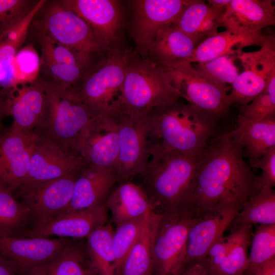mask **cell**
Returning a JSON list of instances; mask_svg holds the SVG:
<instances>
[{
    "label": "cell",
    "instance_id": "cell-1",
    "mask_svg": "<svg viewBox=\"0 0 275 275\" xmlns=\"http://www.w3.org/2000/svg\"><path fill=\"white\" fill-rule=\"evenodd\" d=\"M260 176L244 161L229 132L209 141L199 163L192 206L202 212L222 202L244 205L261 188Z\"/></svg>",
    "mask_w": 275,
    "mask_h": 275
},
{
    "label": "cell",
    "instance_id": "cell-2",
    "mask_svg": "<svg viewBox=\"0 0 275 275\" xmlns=\"http://www.w3.org/2000/svg\"><path fill=\"white\" fill-rule=\"evenodd\" d=\"M200 157L184 155L151 140L149 157L140 185L154 211L159 213L185 210L192 200Z\"/></svg>",
    "mask_w": 275,
    "mask_h": 275
},
{
    "label": "cell",
    "instance_id": "cell-3",
    "mask_svg": "<svg viewBox=\"0 0 275 275\" xmlns=\"http://www.w3.org/2000/svg\"><path fill=\"white\" fill-rule=\"evenodd\" d=\"M218 118L178 101L147 114L151 139L184 155L200 157Z\"/></svg>",
    "mask_w": 275,
    "mask_h": 275
},
{
    "label": "cell",
    "instance_id": "cell-4",
    "mask_svg": "<svg viewBox=\"0 0 275 275\" xmlns=\"http://www.w3.org/2000/svg\"><path fill=\"white\" fill-rule=\"evenodd\" d=\"M44 82L46 102L41 120L33 132L39 140L75 154L84 128L99 114L86 104L72 88Z\"/></svg>",
    "mask_w": 275,
    "mask_h": 275
},
{
    "label": "cell",
    "instance_id": "cell-5",
    "mask_svg": "<svg viewBox=\"0 0 275 275\" xmlns=\"http://www.w3.org/2000/svg\"><path fill=\"white\" fill-rule=\"evenodd\" d=\"M180 98L163 67L150 58L141 59L132 54L121 88L118 109L147 115Z\"/></svg>",
    "mask_w": 275,
    "mask_h": 275
},
{
    "label": "cell",
    "instance_id": "cell-6",
    "mask_svg": "<svg viewBox=\"0 0 275 275\" xmlns=\"http://www.w3.org/2000/svg\"><path fill=\"white\" fill-rule=\"evenodd\" d=\"M198 214L193 207L161 213L153 243L154 275H180L184 271L188 232Z\"/></svg>",
    "mask_w": 275,
    "mask_h": 275
},
{
    "label": "cell",
    "instance_id": "cell-7",
    "mask_svg": "<svg viewBox=\"0 0 275 275\" xmlns=\"http://www.w3.org/2000/svg\"><path fill=\"white\" fill-rule=\"evenodd\" d=\"M131 48L116 49L104 64L93 72H89L74 89L80 98L99 114H111L120 106V96Z\"/></svg>",
    "mask_w": 275,
    "mask_h": 275
},
{
    "label": "cell",
    "instance_id": "cell-8",
    "mask_svg": "<svg viewBox=\"0 0 275 275\" xmlns=\"http://www.w3.org/2000/svg\"><path fill=\"white\" fill-rule=\"evenodd\" d=\"M32 23L38 32L89 59L102 48L88 24L61 1H47Z\"/></svg>",
    "mask_w": 275,
    "mask_h": 275
},
{
    "label": "cell",
    "instance_id": "cell-9",
    "mask_svg": "<svg viewBox=\"0 0 275 275\" xmlns=\"http://www.w3.org/2000/svg\"><path fill=\"white\" fill-rule=\"evenodd\" d=\"M116 121L119 154L116 175L120 182L140 175L149 157L150 128L147 115L118 109L111 114Z\"/></svg>",
    "mask_w": 275,
    "mask_h": 275
},
{
    "label": "cell",
    "instance_id": "cell-10",
    "mask_svg": "<svg viewBox=\"0 0 275 275\" xmlns=\"http://www.w3.org/2000/svg\"><path fill=\"white\" fill-rule=\"evenodd\" d=\"M180 98L190 105L217 118L224 115L230 106L227 89L211 81L187 61L163 67Z\"/></svg>",
    "mask_w": 275,
    "mask_h": 275
},
{
    "label": "cell",
    "instance_id": "cell-11",
    "mask_svg": "<svg viewBox=\"0 0 275 275\" xmlns=\"http://www.w3.org/2000/svg\"><path fill=\"white\" fill-rule=\"evenodd\" d=\"M243 70L231 84L227 102L240 106L252 101L263 92L275 75V37L267 35L259 49L240 52L237 57Z\"/></svg>",
    "mask_w": 275,
    "mask_h": 275
},
{
    "label": "cell",
    "instance_id": "cell-12",
    "mask_svg": "<svg viewBox=\"0 0 275 275\" xmlns=\"http://www.w3.org/2000/svg\"><path fill=\"white\" fill-rule=\"evenodd\" d=\"M81 170L53 180L25 182L13 192L16 191L20 201L29 209L36 225L42 224L66 210Z\"/></svg>",
    "mask_w": 275,
    "mask_h": 275
},
{
    "label": "cell",
    "instance_id": "cell-13",
    "mask_svg": "<svg viewBox=\"0 0 275 275\" xmlns=\"http://www.w3.org/2000/svg\"><path fill=\"white\" fill-rule=\"evenodd\" d=\"M243 206L222 202L211 209L198 212L188 232L184 271L207 258L210 247L224 236Z\"/></svg>",
    "mask_w": 275,
    "mask_h": 275
},
{
    "label": "cell",
    "instance_id": "cell-14",
    "mask_svg": "<svg viewBox=\"0 0 275 275\" xmlns=\"http://www.w3.org/2000/svg\"><path fill=\"white\" fill-rule=\"evenodd\" d=\"M74 151L90 164L106 168L116 175L119 142L113 116L102 114L91 120L81 131Z\"/></svg>",
    "mask_w": 275,
    "mask_h": 275
},
{
    "label": "cell",
    "instance_id": "cell-15",
    "mask_svg": "<svg viewBox=\"0 0 275 275\" xmlns=\"http://www.w3.org/2000/svg\"><path fill=\"white\" fill-rule=\"evenodd\" d=\"M190 0H136L133 10L132 35L138 51L147 56L157 32L173 26Z\"/></svg>",
    "mask_w": 275,
    "mask_h": 275
},
{
    "label": "cell",
    "instance_id": "cell-16",
    "mask_svg": "<svg viewBox=\"0 0 275 275\" xmlns=\"http://www.w3.org/2000/svg\"><path fill=\"white\" fill-rule=\"evenodd\" d=\"M71 243L67 238L0 236V256L17 275L58 256Z\"/></svg>",
    "mask_w": 275,
    "mask_h": 275
},
{
    "label": "cell",
    "instance_id": "cell-17",
    "mask_svg": "<svg viewBox=\"0 0 275 275\" xmlns=\"http://www.w3.org/2000/svg\"><path fill=\"white\" fill-rule=\"evenodd\" d=\"M0 139V184L13 191L28 176L38 138L11 126Z\"/></svg>",
    "mask_w": 275,
    "mask_h": 275
},
{
    "label": "cell",
    "instance_id": "cell-18",
    "mask_svg": "<svg viewBox=\"0 0 275 275\" xmlns=\"http://www.w3.org/2000/svg\"><path fill=\"white\" fill-rule=\"evenodd\" d=\"M89 26L102 48L109 50L117 40L122 20L120 3L115 0L61 1Z\"/></svg>",
    "mask_w": 275,
    "mask_h": 275
},
{
    "label": "cell",
    "instance_id": "cell-19",
    "mask_svg": "<svg viewBox=\"0 0 275 275\" xmlns=\"http://www.w3.org/2000/svg\"><path fill=\"white\" fill-rule=\"evenodd\" d=\"M107 210L103 204L93 208L64 212L47 222L36 224L19 237L87 238L95 229L106 224Z\"/></svg>",
    "mask_w": 275,
    "mask_h": 275
},
{
    "label": "cell",
    "instance_id": "cell-20",
    "mask_svg": "<svg viewBox=\"0 0 275 275\" xmlns=\"http://www.w3.org/2000/svg\"><path fill=\"white\" fill-rule=\"evenodd\" d=\"M89 164L78 155L38 139L31 156L29 171L23 183L59 178Z\"/></svg>",
    "mask_w": 275,
    "mask_h": 275
},
{
    "label": "cell",
    "instance_id": "cell-21",
    "mask_svg": "<svg viewBox=\"0 0 275 275\" xmlns=\"http://www.w3.org/2000/svg\"><path fill=\"white\" fill-rule=\"evenodd\" d=\"M118 182H120L118 176L112 171L88 164L80 171L74 185L70 203L64 212L91 209L105 204Z\"/></svg>",
    "mask_w": 275,
    "mask_h": 275
},
{
    "label": "cell",
    "instance_id": "cell-22",
    "mask_svg": "<svg viewBox=\"0 0 275 275\" xmlns=\"http://www.w3.org/2000/svg\"><path fill=\"white\" fill-rule=\"evenodd\" d=\"M45 102V84L40 76L33 82L11 88V126L25 133H33L41 120Z\"/></svg>",
    "mask_w": 275,
    "mask_h": 275
},
{
    "label": "cell",
    "instance_id": "cell-23",
    "mask_svg": "<svg viewBox=\"0 0 275 275\" xmlns=\"http://www.w3.org/2000/svg\"><path fill=\"white\" fill-rule=\"evenodd\" d=\"M272 0H231L222 18L221 27L241 32L261 34L275 25Z\"/></svg>",
    "mask_w": 275,
    "mask_h": 275
},
{
    "label": "cell",
    "instance_id": "cell-24",
    "mask_svg": "<svg viewBox=\"0 0 275 275\" xmlns=\"http://www.w3.org/2000/svg\"><path fill=\"white\" fill-rule=\"evenodd\" d=\"M229 132L251 167L275 147V115L254 121L238 115L235 128Z\"/></svg>",
    "mask_w": 275,
    "mask_h": 275
},
{
    "label": "cell",
    "instance_id": "cell-25",
    "mask_svg": "<svg viewBox=\"0 0 275 275\" xmlns=\"http://www.w3.org/2000/svg\"><path fill=\"white\" fill-rule=\"evenodd\" d=\"M267 36L262 33L251 34L226 29L198 44L188 62L193 64L203 62L225 55L233 56L237 58L245 47L261 46Z\"/></svg>",
    "mask_w": 275,
    "mask_h": 275
},
{
    "label": "cell",
    "instance_id": "cell-26",
    "mask_svg": "<svg viewBox=\"0 0 275 275\" xmlns=\"http://www.w3.org/2000/svg\"><path fill=\"white\" fill-rule=\"evenodd\" d=\"M105 205L117 225L141 218L153 210L147 195L140 185L128 181L121 182L114 188Z\"/></svg>",
    "mask_w": 275,
    "mask_h": 275
},
{
    "label": "cell",
    "instance_id": "cell-27",
    "mask_svg": "<svg viewBox=\"0 0 275 275\" xmlns=\"http://www.w3.org/2000/svg\"><path fill=\"white\" fill-rule=\"evenodd\" d=\"M197 46L190 37L171 26L157 32L149 47L147 56L164 67L182 61L188 62Z\"/></svg>",
    "mask_w": 275,
    "mask_h": 275
},
{
    "label": "cell",
    "instance_id": "cell-28",
    "mask_svg": "<svg viewBox=\"0 0 275 275\" xmlns=\"http://www.w3.org/2000/svg\"><path fill=\"white\" fill-rule=\"evenodd\" d=\"M160 214L154 210L147 213L141 232L116 275H149L153 273V243Z\"/></svg>",
    "mask_w": 275,
    "mask_h": 275
},
{
    "label": "cell",
    "instance_id": "cell-29",
    "mask_svg": "<svg viewBox=\"0 0 275 275\" xmlns=\"http://www.w3.org/2000/svg\"><path fill=\"white\" fill-rule=\"evenodd\" d=\"M39 1L33 10L17 26L0 37V87H12V65L15 55L23 44L29 29L38 13L46 3Z\"/></svg>",
    "mask_w": 275,
    "mask_h": 275
},
{
    "label": "cell",
    "instance_id": "cell-30",
    "mask_svg": "<svg viewBox=\"0 0 275 275\" xmlns=\"http://www.w3.org/2000/svg\"><path fill=\"white\" fill-rule=\"evenodd\" d=\"M257 224L275 225V191L273 188L262 186L256 194L250 197L228 228L231 231Z\"/></svg>",
    "mask_w": 275,
    "mask_h": 275
},
{
    "label": "cell",
    "instance_id": "cell-31",
    "mask_svg": "<svg viewBox=\"0 0 275 275\" xmlns=\"http://www.w3.org/2000/svg\"><path fill=\"white\" fill-rule=\"evenodd\" d=\"M112 227L106 224L93 231L86 238V252L96 275H116L113 248Z\"/></svg>",
    "mask_w": 275,
    "mask_h": 275
},
{
    "label": "cell",
    "instance_id": "cell-32",
    "mask_svg": "<svg viewBox=\"0 0 275 275\" xmlns=\"http://www.w3.org/2000/svg\"><path fill=\"white\" fill-rule=\"evenodd\" d=\"M252 227L248 225L230 231L228 254L212 275H244L248 265Z\"/></svg>",
    "mask_w": 275,
    "mask_h": 275
},
{
    "label": "cell",
    "instance_id": "cell-33",
    "mask_svg": "<svg viewBox=\"0 0 275 275\" xmlns=\"http://www.w3.org/2000/svg\"><path fill=\"white\" fill-rule=\"evenodd\" d=\"M31 217L29 209L14 192L0 184V236L19 237Z\"/></svg>",
    "mask_w": 275,
    "mask_h": 275
},
{
    "label": "cell",
    "instance_id": "cell-34",
    "mask_svg": "<svg viewBox=\"0 0 275 275\" xmlns=\"http://www.w3.org/2000/svg\"><path fill=\"white\" fill-rule=\"evenodd\" d=\"M88 265L84 250L71 243L56 257L33 267L26 275H85Z\"/></svg>",
    "mask_w": 275,
    "mask_h": 275
},
{
    "label": "cell",
    "instance_id": "cell-35",
    "mask_svg": "<svg viewBox=\"0 0 275 275\" xmlns=\"http://www.w3.org/2000/svg\"><path fill=\"white\" fill-rule=\"evenodd\" d=\"M248 265L244 275H254L262 264L275 257V225H259L250 242Z\"/></svg>",
    "mask_w": 275,
    "mask_h": 275
},
{
    "label": "cell",
    "instance_id": "cell-36",
    "mask_svg": "<svg viewBox=\"0 0 275 275\" xmlns=\"http://www.w3.org/2000/svg\"><path fill=\"white\" fill-rule=\"evenodd\" d=\"M146 214L141 218L127 221L116 226V229L113 232L112 237L116 274L138 239L142 230Z\"/></svg>",
    "mask_w": 275,
    "mask_h": 275
},
{
    "label": "cell",
    "instance_id": "cell-37",
    "mask_svg": "<svg viewBox=\"0 0 275 275\" xmlns=\"http://www.w3.org/2000/svg\"><path fill=\"white\" fill-rule=\"evenodd\" d=\"M40 71V58L34 47L28 45L20 48L12 65V87L35 81Z\"/></svg>",
    "mask_w": 275,
    "mask_h": 275
},
{
    "label": "cell",
    "instance_id": "cell-38",
    "mask_svg": "<svg viewBox=\"0 0 275 275\" xmlns=\"http://www.w3.org/2000/svg\"><path fill=\"white\" fill-rule=\"evenodd\" d=\"M236 58L225 55L214 59L196 63L193 67L202 75L213 83L226 86L232 84L239 75V70L234 63Z\"/></svg>",
    "mask_w": 275,
    "mask_h": 275
},
{
    "label": "cell",
    "instance_id": "cell-39",
    "mask_svg": "<svg viewBox=\"0 0 275 275\" xmlns=\"http://www.w3.org/2000/svg\"><path fill=\"white\" fill-rule=\"evenodd\" d=\"M41 48L40 64H81L88 65L90 59L63 45L59 44L45 35L38 32Z\"/></svg>",
    "mask_w": 275,
    "mask_h": 275
},
{
    "label": "cell",
    "instance_id": "cell-40",
    "mask_svg": "<svg viewBox=\"0 0 275 275\" xmlns=\"http://www.w3.org/2000/svg\"><path fill=\"white\" fill-rule=\"evenodd\" d=\"M39 1L0 0V37L19 24Z\"/></svg>",
    "mask_w": 275,
    "mask_h": 275
},
{
    "label": "cell",
    "instance_id": "cell-41",
    "mask_svg": "<svg viewBox=\"0 0 275 275\" xmlns=\"http://www.w3.org/2000/svg\"><path fill=\"white\" fill-rule=\"evenodd\" d=\"M210 8L211 7L208 3L203 1L190 0L173 27L181 31L194 40L195 36L209 12Z\"/></svg>",
    "mask_w": 275,
    "mask_h": 275
},
{
    "label": "cell",
    "instance_id": "cell-42",
    "mask_svg": "<svg viewBox=\"0 0 275 275\" xmlns=\"http://www.w3.org/2000/svg\"><path fill=\"white\" fill-rule=\"evenodd\" d=\"M239 115L258 121L275 115V96L265 89L250 103L240 106Z\"/></svg>",
    "mask_w": 275,
    "mask_h": 275
},
{
    "label": "cell",
    "instance_id": "cell-43",
    "mask_svg": "<svg viewBox=\"0 0 275 275\" xmlns=\"http://www.w3.org/2000/svg\"><path fill=\"white\" fill-rule=\"evenodd\" d=\"M210 7L209 12L195 37L194 40L197 45L205 39L217 33L218 28L221 27L222 18L226 8L220 9L211 6Z\"/></svg>",
    "mask_w": 275,
    "mask_h": 275
},
{
    "label": "cell",
    "instance_id": "cell-44",
    "mask_svg": "<svg viewBox=\"0 0 275 275\" xmlns=\"http://www.w3.org/2000/svg\"><path fill=\"white\" fill-rule=\"evenodd\" d=\"M251 168L260 169L262 186L273 188L275 185V147L268 150Z\"/></svg>",
    "mask_w": 275,
    "mask_h": 275
},
{
    "label": "cell",
    "instance_id": "cell-45",
    "mask_svg": "<svg viewBox=\"0 0 275 275\" xmlns=\"http://www.w3.org/2000/svg\"><path fill=\"white\" fill-rule=\"evenodd\" d=\"M230 246L228 236L224 235L215 241L208 252L209 264L206 275H212L227 256Z\"/></svg>",
    "mask_w": 275,
    "mask_h": 275
},
{
    "label": "cell",
    "instance_id": "cell-46",
    "mask_svg": "<svg viewBox=\"0 0 275 275\" xmlns=\"http://www.w3.org/2000/svg\"><path fill=\"white\" fill-rule=\"evenodd\" d=\"M10 89L0 87V132L3 130L4 119L10 116ZM1 135L0 133V137Z\"/></svg>",
    "mask_w": 275,
    "mask_h": 275
},
{
    "label": "cell",
    "instance_id": "cell-47",
    "mask_svg": "<svg viewBox=\"0 0 275 275\" xmlns=\"http://www.w3.org/2000/svg\"><path fill=\"white\" fill-rule=\"evenodd\" d=\"M209 258L207 257L204 261L185 270L180 275H206L209 268Z\"/></svg>",
    "mask_w": 275,
    "mask_h": 275
},
{
    "label": "cell",
    "instance_id": "cell-48",
    "mask_svg": "<svg viewBox=\"0 0 275 275\" xmlns=\"http://www.w3.org/2000/svg\"><path fill=\"white\" fill-rule=\"evenodd\" d=\"M254 275H275V257L260 266Z\"/></svg>",
    "mask_w": 275,
    "mask_h": 275
},
{
    "label": "cell",
    "instance_id": "cell-49",
    "mask_svg": "<svg viewBox=\"0 0 275 275\" xmlns=\"http://www.w3.org/2000/svg\"><path fill=\"white\" fill-rule=\"evenodd\" d=\"M0 275H17L1 256Z\"/></svg>",
    "mask_w": 275,
    "mask_h": 275
},
{
    "label": "cell",
    "instance_id": "cell-50",
    "mask_svg": "<svg viewBox=\"0 0 275 275\" xmlns=\"http://www.w3.org/2000/svg\"><path fill=\"white\" fill-rule=\"evenodd\" d=\"M231 0H209L207 3L211 6L220 9H226Z\"/></svg>",
    "mask_w": 275,
    "mask_h": 275
},
{
    "label": "cell",
    "instance_id": "cell-51",
    "mask_svg": "<svg viewBox=\"0 0 275 275\" xmlns=\"http://www.w3.org/2000/svg\"><path fill=\"white\" fill-rule=\"evenodd\" d=\"M85 275H96L94 270L91 267L90 264H89L86 270Z\"/></svg>",
    "mask_w": 275,
    "mask_h": 275
},
{
    "label": "cell",
    "instance_id": "cell-52",
    "mask_svg": "<svg viewBox=\"0 0 275 275\" xmlns=\"http://www.w3.org/2000/svg\"><path fill=\"white\" fill-rule=\"evenodd\" d=\"M149 275H154V274H153V273H151V274H149Z\"/></svg>",
    "mask_w": 275,
    "mask_h": 275
},
{
    "label": "cell",
    "instance_id": "cell-53",
    "mask_svg": "<svg viewBox=\"0 0 275 275\" xmlns=\"http://www.w3.org/2000/svg\"><path fill=\"white\" fill-rule=\"evenodd\" d=\"M0 142H1V139H0Z\"/></svg>",
    "mask_w": 275,
    "mask_h": 275
}]
</instances>
